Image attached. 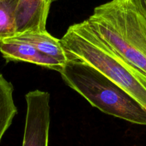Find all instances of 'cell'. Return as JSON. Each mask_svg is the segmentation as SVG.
Masks as SVG:
<instances>
[{
    "label": "cell",
    "instance_id": "obj_3",
    "mask_svg": "<svg viewBox=\"0 0 146 146\" xmlns=\"http://www.w3.org/2000/svg\"><path fill=\"white\" fill-rule=\"evenodd\" d=\"M68 86L107 115L146 125V111L124 90L87 63L69 58L60 72Z\"/></svg>",
    "mask_w": 146,
    "mask_h": 146
},
{
    "label": "cell",
    "instance_id": "obj_2",
    "mask_svg": "<svg viewBox=\"0 0 146 146\" xmlns=\"http://www.w3.org/2000/svg\"><path fill=\"white\" fill-rule=\"evenodd\" d=\"M87 21L114 52L146 75V17L131 1L100 4Z\"/></svg>",
    "mask_w": 146,
    "mask_h": 146
},
{
    "label": "cell",
    "instance_id": "obj_8",
    "mask_svg": "<svg viewBox=\"0 0 146 146\" xmlns=\"http://www.w3.org/2000/svg\"><path fill=\"white\" fill-rule=\"evenodd\" d=\"M13 91L11 83L0 74V142L17 113Z\"/></svg>",
    "mask_w": 146,
    "mask_h": 146
},
{
    "label": "cell",
    "instance_id": "obj_5",
    "mask_svg": "<svg viewBox=\"0 0 146 146\" xmlns=\"http://www.w3.org/2000/svg\"><path fill=\"white\" fill-rule=\"evenodd\" d=\"M0 52L7 62L30 63L59 73L64 66L60 61L42 54L30 44L18 41L14 37L7 38L0 43Z\"/></svg>",
    "mask_w": 146,
    "mask_h": 146
},
{
    "label": "cell",
    "instance_id": "obj_4",
    "mask_svg": "<svg viewBox=\"0 0 146 146\" xmlns=\"http://www.w3.org/2000/svg\"><path fill=\"white\" fill-rule=\"evenodd\" d=\"M27 114L21 146H48L50 125V94L34 90L25 96Z\"/></svg>",
    "mask_w": 146,
    "mask_h": 146
},
{
    "label": "cell",
    "instance_id": "obj_9",
    "mask_svg": "<svg viewBox=\"0 0 146 146\" xmlns=\"http://www.w3.org/2000/svg\"><path fill=\"white\" fill-rule=\"evenodd\" d=\"M19 0H0V43L16 36V10Z\"/></svg>",
    "mask_w": 146,
    "mask_h": 146
},
{
    "label": "cell",
    "instance_id": "obj_1",
    "mask_svg": "<svg viewBox=\"0 0 146 146\" xmlns=\"http://www.w3.org/2000/svg\"><path fill=\"white\" fill-rule=\"evenodd\" d=\"M60 41L69 58L98 70L146 111V75L114 52L92 31L87 19L70 26Z\"/></svg>",
    "mask_w": 146,
    "mask_h": 146
},
{
    "label": "cell",
    "instance_id": "obj_6",
    "mask_svg": "<svg viewBox=\"0 0 146 146\" xmlns=\"http://www.w3.org/2000/svg\"><path fill=\"white\" fill-rule=\"evenodd\" d=\"M55 0H19L16 10V36L46 31L50 7Z\"/></svg>",
    "mask_w": 146,
    "mask_h": 146
},
{
    "label": "cell",
    "instance_id": "obj_10",
    "mask_svg": "<svg viewBox=\"0 0 146 146\" xmlns=\"http://www.w3.org/2000/svg\"><path fill=\"white\" fill-rule=\"evenodd\" d=\"M146 17V0H129Z\"/></svg>",
    "mask_w": 146,
    "mask_h": 146
},
{
    "label": "cell",
    "instance_id": "obj_7",
    "mask_svg": "<svg viewBox=\"0 0 146 146\" xmlns=\"http://www.w3.org/2000/svg\"><path fill=\"white\" fill-rule=\"evenodd\" d=\"M14 38L30 44L42 54L64 64L69 59L68 54L62 46L60 39L52 36L47 30L24 33Z\"/></svg>",
    "mask_w": 146,
    "mask_h": 146
}]
</instances>
